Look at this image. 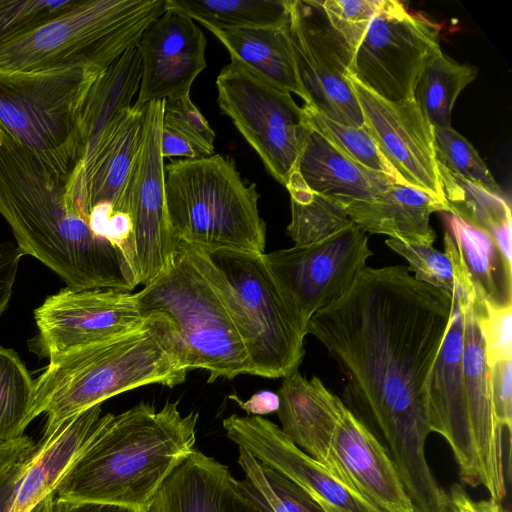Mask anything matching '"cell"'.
I'll list each match as a JSON object with an SVG mask.
<instances>
[{
  "label": "cell",
  "instance_id": "obj_1",
  "mask_svg": "<svg viewBox=\"0 0 512 512\" xmlns=\"http://www.w3.org/2000/svg\"><path fill=\"white\" fill-rule=\"evenodd\" d=\"M454 297L404 265L366 266L351 288L309 320L343 377V403L381 442L416 511L443 489L428 465L426 384Z\"/></svg>",
  "mask_w": 512,
  "mask_h": 512
},
{
  "label": "cell",
  "instance_id": "obj_2",
  "mask_svg": "<svg viewBox=\"0 0 512 512\" xmlns=\"http://www.w3.org/2000/svg\"><path fill=\"white\" fill-rule=\"evenodd\" d=\"M68 178L0 125V214L22 253L41 261L71 289L133 292L139 285L133 269L74 208Z\"/></svg>",
  "mask_w": 512,
  "mask_h": 512
},
{
  "label": "cell",
  "instance_id": "obj_3",
  "mask_svg": "<svg viewBox=\"0 0 512 512\" xmlns=\"http://www.w3.org/2000/svg\"><path fill=\"white\" fill-rule=\"evenodd\" d=\"M198 413L178 401L160 410L140 402L101 416L95 431L55 487V497L143 512L164 481L195 449Z\"/></svg>",
  "mask_w": 512,
  "mask_h": 512
},
{
  "label": "cell",
  "instance_id": "obj_4",
  "mask_svg": "<svg viewBox=\"0 0 512 512\" xmlns=\"http://www.w3.org/2000/svg\"><path fill=\"white\" fill-rule=\"evenodd\" d=\"M188 372L169 320L149 314L131 332L49 359L35 380L33 417L47 415V436L65 420L113 396L148 384L173 388Z\"/></svg>",
  "mask_w": 512,
  "mask_h": 512
},
{
  "label": "cell",
  "instance_id": "obj_5",
  "mask_svg": "<svg viewBox=\"0 0 512 512\" xmlns=\"http://www.w3.org/2000/svg\"><path fill=\"white\" fill-rule=\"evenodd\" d=\"M178 243L226 308L247 352L250 374L285 378L298 371L307 328L285 299L263 253L207 251Z\"/></svg>",
  "mask_w": 512,
  "mask_h": 512
},
{
  "label": "cell",
  "instance_id": "obj_6",
  "mask_svg": "<svg viewBox=\"0 0 512 512\" xmlns=\"http://www.w3.org/2000/svg\"><path fill=\"white\" fill-rule=\"evenodd\" d=\"M169 223L177 242L199 249L265 253L259 193L220 154L164 165Z\"/></svg>",
  "mask_w": 512,
  "mask_h": 512
},
{
  "label": "cell",
  "instance_id": "obj_7",
  "mask_svg": "<svg viewBox=\"0 0 512 512\" xmlns=\"http://www.w3.org/2000/svg\"><path fill=\"white\" fill-rule=\"evenodd\" d=\"M166 0H79L49 22L0 46L1 71L85 68L103 72L138 44Z\"/></svg>",
  "mask_w": 512,
  "mask_h": 512
},
{
  "label": "cell",
  "instance_id": "obj_8",
  "mask_svg": "<svg viewBox=\"0 0 512 512\" xmlns=\"http://www.w3.org/2000/svg\"><path fill=\"white\" fill-rule=\"evenodd\" d=\"M146 317L171 323L189 371L204 369L208 383L250 374L247 352L219 296L178 243L171 263L135 293Z\"/></svg>",
  "mask_w": 512,
  "mask_h": 512
},
{
  "label": "cell",
  "instance_id": "obj_9",
  "mask_svg": "<svg viewBox=\"0 0 512 512\" xmlns=\"http://www.w3.org/2000/svg\"><path fill=\"white\" fill-rule=\"evenodd\" d=\"M99 74L85 68L0 70V125L21 145L70 175L80 111Z\"/></svg>",
  "mask_w": 512,
  "mask_h": 512
},
{
  "label": "cell",
  "instance_id": "obj_10",
  "mask_svg": "<svg viewBox=\"0 0 512 512\" xmlns=\"http://www.w3.org/2000/svg\"><path fill=\"white\" fill-rule=\"evenodd\" d=\"M217 102L280 184L295 170L308 129L303 107L291 93L255 72L239 59L217 76Z\"/></svg>",
  "mask_w": 512,
  "mask_h": 512
},
{
  "label": "cell",
  "instance_id": "obj_11",
  "mask_svg": "<svg viewBox=\"0 0 512 512\" xmlns=\"http://www.w3.org/2000/svg\"><path fill=\"white\" fill-rule=\"evenodd\" d=\"M440 27L403 3L385 0L353 57L350 74L378 96L413 98L426 65L442 54Z\"/></svg>",
  "mask_w": 512,
  "mask_h": 512
},
{
  "label": "cell",
  "instance_id": "obj_12",
  "mask_svg": "<svg viewBox=\"0 0 512 512\" xmlns=\"http://www.w3.org/2000/svg\"><path fill=\"white\" fill-rule=\"evenodd\" d=\"M372 255L367 234L352 222L324 240L263 253V258L307 328L315 313L351 288Z\"/></svg>",
  "mask_w": 512,
  "mask_h": 512
},
{
  "label": "cell",
  "instance_id": "obj_13",
  "mask_svg": "<svg viewBox=\"0 0 512 512\" xmlns=\"http://www.w3.org/2000/svg\"><path fill=\"white\" fill-rule=\"evenodd\" d=\"M289 36L308 104L347 126L362 127L363 116L347 75L352 55L332 28L321 1L289 0Z\"/></svg>",
  "mask_w": 512,
  "mask_h": 512
},
{
  "label": "cell",
  "instance_id": "obj_14",
  "mask_svg": "<svg viewBox=\"0 0 512 512\" xmlns=\"http://www.w3.org/2000/svg\"><path fill=\"white\" fill-rule=\"evenodd\" d=\"M34 318L37 334L29 347L49 359L131 332L146 320L133 292L69 287L48 296Z\"/></svg>",
  "mask_w": 512,
  "mask_h": 512
},
{
  "label": "cell",
  "instance_id": "obj_15",
  "mask_svg": "<svg viewBox=\"0 0 512 512\" xmlns=\"http://www.w3.org/2000/svg\"><path fill=\"white\" fill-rule=\"evenodd\" d=\"M349 84L368 132L399 184L446 202L436 154L434 127L414 98L386 100L351 74ZM448 204V203H447Z\"/></svg>",
  "mask_w": 512,
  "mask_h": 512
},
{
  "label": "cell",
  "instance_id": "obj_16",
  "mask_svg": "<svg viewBox=\"0 0 512 512\" xmlns=\"http://www.w3.org/2000/svg\"><path fill=\"white\" fill-rule=\"evenodd\" d=\"M164 100L147 103L138 157L127 188L139 285L157 277L173 260L178 242L169 223L161 128Z\"/></svg>",
  "mask_w": 512,
  "mask_h": 512
},
{
  "label": "cell",
  "instance_id": "obj_17",
  "mask_svg": "<svg viewBox=\"0 0 512 512\" xmlns=\"http://www.w3.org/2000/svg\"><path fill=\"white\" fill-rule=\"evenodd\" d=\"M223 428L231 441L299 485L323 512H383L299 449L272 421L233 414L223 420Z\"/></svg>",
  "mask_w": 512,
  "mask_h": 512
},
{
  "label": "cell",
  "instance_id": "obj_18",
  "mask_svg": "<svg viewBox=\"0 0 512 512\" xmlns=\"http://www.w3.org/2000/svg\"><path fill=\"white\" fill-rule=\"evenodd\" d=\"M463 333L462 306L456 294L449 328L428 376L426 403L431 432L440 434L449 444L461 480L477 487L481 475L464 387Z\"/></svg>",
  "mask_w": 512,
  "mask_h": 512
},
{
  "label": "cell",
  "instance_id": "obj_19",
  "mask_svg": "<svg viewBox=\"0 0 512 512\" xmlns=\"http://www.w3.org/2000/svg\"><path fill=\"white\" fill-rule=\"evenodd\" d=\"M462 306L464 333L462 367L472 436L478 456L481 486L490 498L502 502L507 494V475L503 440L492 403L489 366L479 324L475 290L457 293Z\"/></svg>",
  "mask_w": 512,
  "mask_h": 512
},
{
  "label": "cell",
  "instance_id": "obj_20",
  "mask_svg": "<svg viewBox=\"0 0 512 512\" xmlns=\"http://www.w3.org/2000/svg\"><path fill=\"white\" fill-rule=\"evenodd\" d=\"M141 81L135 107L188 95L206 68V38L194 20L172 8L154 20L137 44Z\"/></svg>",
  "mask_w": 512,
  "mask_h": 512
},
{
  "label": "cell",
  "instance_id": "obj_21",
  "mask_svg": "<svg viewBox=\"0 0 512 512\" xmlns=\"http://www.w3.org/2000/svg\"><path fill=\"white\" fill-rule=\"evenodd\" d=\"M328 470L383 512H413L387 450L347 407L332 437Z\"/></svg>",
  "mask_w": 512,
  "mask_h": 512
},
{
  "label": "cell",
  "instance_id": "obj_22",
  "mask_svg": "<svg viewBox=\"0 0 512 512\" xmlns=\"http://www.w3.org/2000/svg\"><path fill=\"white\" fill-rule=\"evenodd\" d=\"M152 512H269L228 467L197 450L157 492Z\"/></svg>",
  "mask_w": 512,
  "mask_h": 512
},
{
  "label": "cell",
  "instance_id": "obj_23",
  "mask_svg": "<svg viewBox=\"0 0 512 512\" xmlns=\"http://www.w3.org/2000/svg\"><path fill=\"white\" fill-rule=\"evenodd\" d=\"M280 429L299 449L328 469L330 444L346 407L322 382L299 371L284 378L277 391Z\"/></svg>",
  "mask_w": 512,
  "mask_h": 512
},
{
  "label": "cell",
  "instance_id": "obj_24",
  "mask_svg": "<svg viewBox=\"0 0 512 512\" xmlns=\"http://www.w3.org/2000/svg\"><path fill=\"white\" fill-rule=\"evenodd\" d=\"M141 75V58L135 45L97 76L80 111L73 170L92 159L114 126L133 106Z\"/></svg>",
  "mask_w": 512,
  "mask_h": 512
},
{
  "label": "cell",
  "instance_id": "obj_25",
  "mask_svg": "<svg viewBox=\"0 0 512 512\" xmlns=\"http://www.w3.org/2000/svg\"><path fill=\"white\" fill-rule=\"evenodd\" d=\"M294 171L311 191L345 207L373 198L397 183L388 174L366 168L346 157L309 123Z\"/></svg>",
  "mask_w": 512,
  "mask_h": 512
},
{
  "label": "cell",
  "instance_id": "obj_26",
  "mask_svg": "<svg viewBox=\"0 0 512 512\" xmlns=\"http://www.w3.org/2000/svg\"><path fill=\"white\" fill-rule=\"evenodd\" d=\"M101 418V404L62 422L43 436L18 481L7 512H29L56 485L83 449Z\"/></svg>",
  "mask_w": 512,
  "mask_h": 512
},
{
  "label": "cell",
  "instance_id": "obj_27",
  "mask_svg": "<svg viewBox=\"0 0 512 512\" xmlns=\"http://www.w3.org/2000/svg\"><path fill=\"white\" fill-rule=\"evenodd\" d=\"M350 220L366 234L433 245L436 234L430 226L433 212L450 213V208L423 190L393 183L368 200L345 207Z\"/></svg>",
  "mask_w": 512,
  "mask_h": 512
},
{
  "label": "cell",
  "instance_id": "obj_28",
  "mask_svg": "<svg viewBox=\"0 0 512 512\" xmlns=\"http://www.w3.org/2000/svg\"><path fill=\"white\" fill-rule=\"evenodd\" d=\"M441 214L477 297L494 306L512 305V261L484 230L455 214Z\"/></svg>",
  "mask_w": 512,
  "mask_h": 512
},
{
  "label": "cell",
  "instance_id": "obj_29",
  "mask_svg": "<svg viewBox=\"0 0 512 512\" xmlns=\"http://www.w3.org/2000/svg\"><path fill=\"white\" fill-rule=\"evenodd\" d=\"M205 27L226 47L230 56L308 104L298 75L288 24L271 28Z\"/></svg>",
  "mask_w": 512,
  "mask_h": 512
},
{
  "label": "cell",
  "instance_id": "obj_30",
  "mask_svg": "<svg viewBox=\"0 0 512 512\" xmlns=\"http://www.w3.org/2000/svg\"><path fill=\"white\" fill-rule=\"evenodd\" d=\"M439 172L450 213L487 232L511 261V209L508 201L503 195L492 193L441 164Z\"/></svg>",
  "mask_w": 512,
  "mask_h": 512
},
{
  "label": "cell",
  "instance_id": "obj_31",
  "mask_svg": "<svg viewBox=\"0 0 512 512\" xmlns=\"http://www.w3.org/2000/svg\"><path fill=\"white\" fill-rule=\"evenodd\" d=\"M166 8L217 29L283 27L289 0H166Z\"/></svg>",
  "mask_w": 512,
  "mask_h": 512
},
{
  "label": "cell",
  "instance_id": "obj_32",
  "mask_svg": "<svg viewBox=\"0 0 512 512\" xmlns=\"http://www.w3.org/2000/svg\"><path fill=\"white\" fill-rule=\"evenodd\" d=\"M285 187L291 202L287 233L295 245L319 242L352 223L343 204L311 191L296 171Z\"/></svg>",
  "mask_w": 512,
  "mask_h": 512
},
{
  "label": "cell",
  "instance_id": "obj_33",
  "mask_svg": "<svg viewBox=\"0 0 512 512\" xmlns=\"http://www.w3.org/2000/svg\"><path fill=\"white\" fill-rule=\"evenodd\" d=\"M477 75L476 67L458 63L443 53L426 65L413 98L434 128L451 127L454 103Z\"/></svg>",
  "mask_w": 512,
  "mask_h": 512
},
{
  "label": "cell",
  "instance_id": "obj_34",
  "mask_svg": "<svg viewBox=\"0 0 512 512\" xmlns=\"http://www.w3.org/2000/svg\"><path fill=\"white\" fill-rule=\"evenodd\" d=\"M35 380L18 354L0 346V444L22 437L34 420Z\"/></svg>",
  "mask_w": 512,
  "mask_h": 512
},
{
  "label": "cell",
  "instance_id": "obj_35",
  "mask_svg": "<svg viewBox=\"0 0 512 512\" xmlns=\"http://www.w3.org/2000/svg\"><path fill=\"white\" fill-rule=\"evenodd\" d=\"M310 126L346 157L374 171L395 175L363 127L347 126L323 115L309 105L302 106ZM397 182V181H396Z\"/></svg>",
  "mask_w": 512,
  "mask_h": 512
},
{
  "label": "cell",
  "instance_id": "obj_36",
  "mask_svg": "<svg viewBox=\"0 0 512 512\" xmlns=\"http://www.w3.org/2000/svg\"><path fill=\"white\" fill-rule=\"evenodd\" d=\"M386 245L408 262L413 276L453 297L458 292V272L452 255L441 252L431 244L387 238Z\"/></svg>",
  "mask_w": 512,
  "mask_h": 512
},
{
  "label": "cell",
  "instance_id": "obj_37",
  "mask_svg": "<svg viewBox=\"0 0 512 512\" xmlns=\"http://www.w3.org/2000/svg\"><path fill=\"white\" fill-rule=\"evenodd\" d=\"M438 163L484 189L503 195L474 146L452 127L434 128Z\"/></svg>",
  "mask_w": 512,
  "mask_h": 512
},
{
  "label": "cell",
  "instance_id": "obj_38",
  "mask_svg": "<svg viewBox=\"0 0 512 512\" xmlns=\"http://www.w3.org/2000/svg\"><path fill=\"white\" fill-rule=\"evenodd\" d=\"M79 0H0V46L28 34Z\"/></svg>",
  "mask_w": 512,
  "mask_h": 512
},
{
  "label": "cell",
  "instance_id": "obj_39",
  "mask_svg": "<svg viewBox=\"0 0 512 512\" xmlns=\"http://www.w3.org/2000/svg\"><path fill=\"white\" fill-rule=\"evenodd\" d=\"M384 2L385 0L321 1L328 22L344 40L352 58Z\"/></svg>",
  "mask_w": 512,
  "mask_h": 512
},
{
  "label": "cell",
  "instance_id": "obj_40",
  "mask_svg": "<svg viewBox=\"0 0 512 512\" xmlns=\"http://www.w3.org/2000/svg\"><path fill=\"white\" fill-rule=\"evenodd\" d=\"M162 124L190 141L204 157L213 155L215 133L189 94L164 100Z\"/></svg>",
  "mask_w": 512,
  "mask_h": 512
},
{
  "label": "cell",
  "instance_id": "obj_41",
  "mask_svg": "<svg viewBox=\"0 0 512 512\" xmlns=\"http://www.w3.org/2000/svg\"><path fill=\"white\" fill-rule=\"evenodd\" d=\"M476 298L488 366L499 360L512 359V305L494 306Z\"/></svg>",
  "mask_w": 512,
  "mask_h": 512
},
{
  "label": "cell",
  "instance_id": "obj_42",
  "mask_svg": "<svg viewBox=\"0 0 512 512\" xmlns=\"http://www.w3.org/2000/svg\"><path fill=\"white\" fill-rule=\"evenodd\" d=\"M492 403L499 424L511 436L512 429V359L489 366Z\"/></svg>",
  "mask_w": 512,
  "mask_h": 512
},
{
  "label": "cell",
  "instance_id": "obj_43",
  "mask_svg": "<svg viewBox=\"0 0 512 512\" xmlns=\"http://www.w3.org/2000/svg\"><path fill=\"white\" fill-rule=\"evenodd\" d=\"M442 512H507L502 505L492 498L474 500L459 483H454L446 491Z\"/></svg>",
  "mask_w": 512,
  "mask_h": 512
},
{
  "label": "cell",
  "instance_id": "obj_44",
  "mask_svg": "<svg viewBox=\"0 0 512 512\" xmlns=\"http://www.w3.org/2000/svg\"><path fill=\"white\" fill-rule=\"evenodd\" d=\"M24 256L17 245L0 244V315L12 295L20 259Z\"/></svg>",
  "mask_w": 512,
  "mask_h": 512
},
{
  "label": "cell",
  "instance_id": "obj_45",
  "mask_svg": "<svg viewBox=\"0 0 512 512\" xmlns=\"http://www.w3.org/2000/svg\"><path fill=\"white\" fill-rule=\"evenodd\" d=\"M161 154L163 158L174 156L196 159L204 157L201 151L174 129L162 124Z\"/></svg>",
  "mask_w": 512,
  "mask_h": 512
},
{
  "label": "cell",
  "instance_id": "obj_46",
  "mask_svg": "<svg viewBox=\"0 0 512 512\" xmlns=\"http://www.w3.org/2000/svg\"><path fill=\"white\" fill-rule=\"evenodd\" d=\"M36 449L31 438L22 437L0 444V479L16 464L30 457Z\"/></svg>",
  "mask_w": 512,
  "mask_h": 512
},
{
  "label": "cell",
  "instance_id": "obj_47",
  "mask_svg": "<svg viewBox=\"0 0 512 512\" xmlns=\"http://www.w3.org/2000/svg\"><path fill=\"white\" fill-rule=\"evenodd\" d=\"M238 406L241 407L248 415L261 416L276 412L279 406L277 393L262 390L252 395L247 401L243 402L237 395H230Z\"/></svg>",
  "mask_w": 512,
  "mask_h": 512
},
{
  "label": "cell",
  "instance_id": "obj_48",
  "mask_svg": "<svg viewBox=\"0 0 512 512\" xmlns=\"http://www.w3.org/2000/svg\"><path fill=\"white\" fill-rule=\"evenodd\" d=\"M52 512H138L136 510L100 503L74 502L54 498Z\"/></svg>",
  "mask_w": 512,
  "mask_h": 512
},
{
  "label": "cell",
  "instance_id": "obj_49",
  "mask_svg": "<svg viewBox=\"0 0 512 512\" xmlns=\"http://www.w3.org/2000/svg\"><path fill=\"white\" fill-rule=\"evenodd\" d=\"M31 456L16 464L0 479V512L8 511L16 485L24 474Z\"/></svg>",
  "mask_w": 512,
  "mask_h": 512
},
{
  "label": "cell",
  "instance_id": "obj_50",
  "mask_svg": "<svg viewBox=\"0 0 512 512\" xmlns=\"http://www.w3.org/2000/svg\"><path fill=\"white\" fill-rule=\"evenodd\" d=\"M55 493L51 492L41 499L29 512H52Z\"/></svg>",
  "mask_w": 512,
  "mask_h": 512
},
{
  "label": "cell",
  "instance_id": "obj_51",
  "mask_svg": "<svg viewBox=\"0 0 512 512\" xmlns=\"http://www.w3.org/2000/svg\"><path fill=\"white\" fill-rule=\"evenodd\" d=\"M143 512H152L151 506H150V508H149V509H147V510H145V511H143Z\"/></svg>",
  "mask_w": 512,
  "mask_h": 512
}]
</instances>
